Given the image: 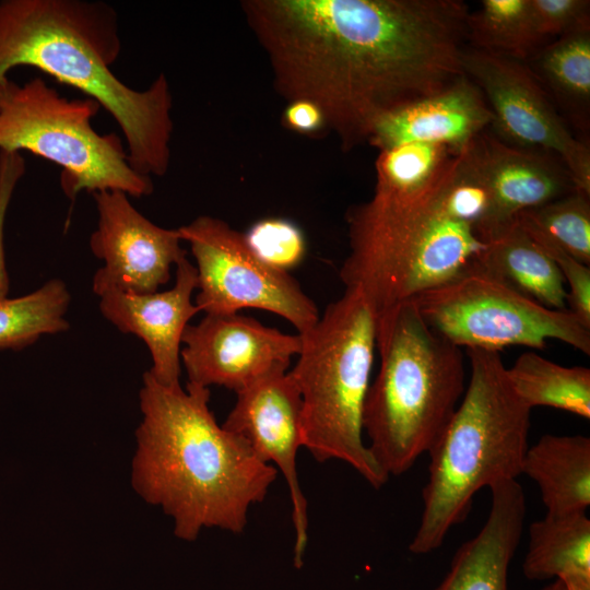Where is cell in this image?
<instances>
[{
  "label": "cell",
  "mask_w": 590,
  "mask_h": 590,
  "mask_svg": "<svg viewBox=\"0 0 590 590\" xmlns=\"http://www.w3.org/2000/svg\"><path fill=\"white\" fill-rule=\"evenodd\" d=\"M97 227L90 238L93 255L104 262L93 278L97 296L108 291L133 294L157 292L170 279V269L187 257L177 229L161 227L131 203L122 191L92 193Z\"/></svg>",
  "instance_id": "cell-11"
},
{
  "label": "cell",
  "mask_w": 590,
  "mask_h": 590,
  "mask_svg": "<svg viewBox=\"0 0 590 590\" xmlns=\"http://www.w3.org/2000/svg\"><path fill=\"white\" fill-rule=\"evenodd\" d=\"M25 168L21 153L0 151V299L8 297L9 292L3 246L4 222L13 192Z\"/></svg>",
  "instance_id": "cell-31"
},
{
  "label": "cell",
  "mask_w": 590,
  "mask_h": 590,
  "mask_svg": "<svg viewBox=\"0 0 590 590\" xmlns=\"http://www.w3.org/2000/svg\"><path fill=\"white\" fill-rule=\"evenodd\" d=\"M300 345L298 333H284L252 317L205 315L186 327L180 361L189 382L236 393L272 370L287 369Z\"/></svg>",
  "instance_id": "cell-13"
},
{
  "label": "cell",
  "mask_w": 590,
  "mask_h": 590,
  "mask_svg": "<svg viewBox=\"0 0 590 590\" xmlns=\"http://www.w3.org/2000/svg\"><path fill=\"white\" fill-rule=\"evenodd\" d=\"M101 105L88 97L68 98L40 76L19 84L0 80V151H27L59 165L63 192L117 190L142 198L154 190L152 178L135 172L116 133L93 125Z\"/></svg>",
  "instance_id": "cell-7"
},
{
  "label": "cell",
  "mask_w": 590,
  "mask_h": 590,
  "mask_svg": "<svg viewBox=\"0 0 590 590\" xmlns=\"http://www.w3.org/2000/svg\"><path fill=\"white\" fill-rule=\"evenodd\" d=\"M589 197L576 189L521 213L518 220L539 229L567 253L590 266Z\"/></svg>",
  "instance_id": "cell-27"
},
{
  "label": "cell",
  "mask_w": 590,
  "mask_h": 590,
  "mask_svg": "<svg viewBox=\"0 0 590 590\" xmlns=\"http://www.w3.org/2000/svg\"><path fill=\"white\" fill-rule=\"evenodd\" d=\"M491 509L475 536L456 552L448 573L434 590H508V569L517 552L527 512L517 480L489 487Z\"/></svg>",
  "instance_id": "cell-17"
},
{
  "label": "cell",
  "mask_w": 590,
  "mask_h": 590,
  "mask_svg": "<svg viewBox=\"0 0 590 590\" xmlns=\"http://www.w3.org/2000/svg\"><path fill=\"white\" fill-rule=\"evenodd\" d=\"M474 148L503 231L521 213L576 190L567 169L550 153L517 148L483 133Z\"/></svg>",
  "instance_id": "cell-18"
},
{
  "label": "cell",
  "mask_w": 590,
  "mask_h": 590,
  "mask_svg": "<svg viewBox=\"0 0 590 590\" xmlns=\"http://www.w3.org/2000/svg\"><path fill=\"white\" fill-rule=\"evenodd\" d=\"M470 379L447 427L428 451L423 512L409 550L428 554L468 516L475 494L521 474L529 408L515 392L499 352L467 349Z\"/></svg>",
  "instance_id": "cell-4"
},
{
  "label": "cell",
  "mask_w": 590,
  "mask_h": 590,
  "mask_svg": "<svg viewBox=\"0 0 590 590\" xmlns=\"http://www.w3.org/2000/svg\"><path fill=\"white\" fill-rule=\"evenodd\" d=\"M249 248L268 266L283 271L296 268L305 258L306 240L300 228L284 219L256 222L244 234Z\"/></svg>",
  "instance_id": "cell-28"
},
{
  "label": "cell",
  "mask_w": 590,
  "mask_h": 590,
  "mask_svg": "<svg viewBox=\"0 0 590 590\" xmlns=\"http://www.w3.org/2000/svg\"><path fill=\"white\" fill-rule=\"evenodd\" d=\"M517 396L529 406H551L590 418V369L567 367L534 352L522 353L506 369Z\"/></svg>",
  "instance_id": "cell-22"
},
{
  "label": "cell",
  "mask_w": 590,
  "mask_h": 590,
  "mask_svg": "<svg viewBox=\"0 0 590 590\" xmlns=\"http://www.w3.org/2000/svg\"><path fill=\"white\" fill-rule=\"evenodd\" d=\"M485 272L546 308L568 309L559 269L518 221L491 241Z\"/></svg>",
  "instance_id": "cell-20"
},
{
  "label": "cell",
  "mask_w": 590,
  "mask_h": 590,
  "mask_svg": "<svg viewBox=\"0 0 590 590\" xmlns=\"http://www.w3.org/2000/svg\"><path fill=\"white\" fill-rule=\"evenodd\" d=\"M522 570L531 580H590V520L586 512L545 515L532 522Z\"/></svg>",
  "instance_id": "cell-21"
},
{
  "label": "cell",
  "mask_w": 590,
  "mask_h": 590,
  "mask_svg": "<svg viewBox=\"0 0 590 590\" xmlns=\"http://www.w3.org/2000/svg\"><path fill=\"white\" fill-rule=\"evenodd\" d=\"M142 421L131 482L174 521V534L194 541L205 528L241 533L250 506L261 503L278 470L245 440L219 425L210 389L166 386L148 371L139 393Z\"/></svg>",
  "instance_id": "cell-2"
},
{
  "label": "cell",
  "mask_w": 590,
  "mask_h": 590,
  "mask_svg": "<svg viewBox=\"0 0 590 590\" xmlns=\"http://www.w3.org/2000/svg\"><path fill=\"white\" fill-rule=\"evenodd\" d=\"M196 261L194 304L205 315L237 314L257 308L288 321L298 334L319 319L314 300L290 274L260 260L243 233L225 221L200 215L177 228Z\"/></svg>",
  "instance_id": "cell-9"
},
{
  "label": "cell",
  "mask_w": 590,
  "mask_h": 590,
  "mask_svg": "<svg viewBox=\"0 0 590 590\" xmlns=\"http://www.w3.org/2000/svg\"><path fill=\"white\" fill-rule=\"evenodd\" d=\"M543 590H566L564 583L556 579L553 583L545 587Z\"/></svg>",
  "instance_id": "cell-34"
},
{
  "label": "cell",
  "mask_w": 590,
  "mask_h": 590,
  "mask_svg": "<svg viewBox=\"0 0 590 590\" xmlns=\"http://www.w3.org/2000/svg\"><path fill=\"white\" fill-rule=\"evenodd\" d=\"M292 370L302 397L304 447L318 462L340 460L374 488L389 479L363 439V410L376 351V318L358 288H345L299 334Z\"/></svg>",
  "instance_id": "cell-6"
},
{
  "label": "cell",
  "mask_w": 590,
  "mask_h": 590,
  "mask_svg": "<svg viewBox=\"0 0 590 590\" xmlns=\"http://www.w3.org/2000/svg\"><path fill=\"white\" fill-rule=\"evenodd\" d=\"M521 474L536 483L547 516L586 512L590 506V438L541 436L528 447Z\"/></svg>",
  "instance_id": "cell-19"
},
{
  "label": "cell",
  "mask_w": 590,
  "mask_h": 590,
  "mask_svg": "<svg viewBox=\"0 0 590 590\" xmlns=\"http://www.w3.org/2000/svg\"><path fill=\"white\" fill-rule=\"evenodd\" d=\"M457 153L450 148L424 142L379 150L374 194L396 199L424 196L435 188Z\"/></svg>",
  "instance_id": "cell-24"
},
{
  "label": "cell",
  "mask_w": 590,
  "mask_h": 590,
  "mask_svg": "<svg viewBox=\"0 0 590 590\" xmlns=\"http://www.w3.org/2000/svg\"><path fill=\"white\" fill-rule=\"evenodd\" d=\"M468 37L476 49L524 59L538 44L529 0H483L477 11L469 14Z\"/></svg>",
  "instance_id": "cell-25"
},
{
  "label": "cell",
  "mask_w": 590,
  "mask_h": 590,
  "mask_svg": "<svg viewBox=\"0 0 590 590\" xmlns=\"http://www.w3.org/2000/svg\"><path fill=\"white\" fill-rule=\"evenodd\" d=\"M517 221L556 263L565 283L569 287L567 291L568 310L590 329V267L567 253L539 229L522 223L518 219Z\"/></svg>",
  "instance_id": "cell-29"
},
{
  "label": "cell",
  "mask_w": 590,
  "mask_h": 590,
  "mask_svg": "<svg viewBox=\"0 0 590 590\" xmlns=\"http://www.w3.org/2000/svg\"><path fill=\"white\" fill-rule=\"evenodd\" d=\"M175 267V284L167 291H108L99 296L102 315L121 332L135 334L146 344L152 358L149 373L166 386L180 385L182 334L200 311L191 300L198 286L194 264L186 257Z\"/></svg>",
  "instance_id": "cell-15"
},
{
  "label": "cell",
  "mask_w": 590,
  "mask_h": 590,
  "mask_svg": "<svg viewBox=\"0 0 590 590\" xmlns=\"http://www.w3.org/2000/svg\"><path fill=\"white\" fill-rule=\"evenodd\" d=\"M121 51L116 10L104 1H0V80L33 67L96 101L118 123L132 168L163 176L170 164L173 97L165 74L134 90L110 70Z\"/></svg>",
  "instance_id": "cell-3"
},
{
  "label": "cell",
  "mask_w": 590,
  "mask_h": 590,
  "mask_svg": "<svg viewBox=\"0 0 590 590\" xmlns=\"http://www.w3.org/2000/svg\"><path fill=\"white\" fill-rule=\"evenodd\" d=\"M247 24L288 103L308 101L344 150L385 115L464 74L458 0H245Z\"/></svg>",
  "instance_id": "cell-1"
},
{
  "label": "cell",
  "mask_w": 590,
  "mask_h": 590,
  "mask_svg": "<svg viewBox=\"0 0 590 590\" xmlns=\"http://www.w3.org/2000/svg\"><path fill=\"white\" fill-rule=\"evenodd\" d=\"M563 583L566 590H590V580H573Z\"/></svg>",
  "instance_id": "cell-33"
},
{
  "label": "cell",
  "mask_w": 590,
  "mask_h": 590,
  "mask_svg": "<svg viewBox=\"0 0 590 590\" xmlns=\"http://www.w3.org/2000/svg\"><path fill=\"white\" fill-rule=\"evenodd\" d=\"M70 300L69 290L59 279L24 296L0 299V350H20L43 334L67 331Z\"/></svg>",
  "instance_id": "cell-23"
},
{
  "label": "cell",
  "mask_w": 590,
  "mask_h": 590,
  "mask_svg": "<svg viewBox=\"0 0 590 590\" xmlns=\"http://www.w3.org/2000/svg\"><path fill=\"white\" fill-rule=\"evenodd\" d=\"M222 426L247 442L263 462L278 467L287 484L295 530L294 565L299 568L307 546V500L300 489L296 457L304 447L303 403L287 369H275L236 392Z\"/></svg>",
  "instance_id": "cell-12"
},
{
  "label": "cell",
  "mask_w": 590,
  "mask_h": 590,
  "mask_svg": "<svg viewBox=\"0 0 590 590\" xmlns=\"http://www.w3.org/2000/svg\"><path fill=\"white\" fill-rule=\"evenodd\" d=\"M489 244L476 228L446 214L439 203L396 252L385 280L377 318L421 293L485 271Z\"/></svg>",
  "instance_id": "cell-14"
},
{
  "label": "cell",
  "mask_w": 590,
  "mask_h": 590,
  "mask_svg": "<svg viewBox=\"0 0 590 590\" xmlns=\"http://www.w3.org/2000/svg\"><path fill=\"white\" fill-rule=\"evenodd\" d=\"M492 123L482 91L464 73L445 90L381 117L367 143L382 150L424 142L460 152Z\"/></svg>",
  "instance_id": "cell-16"
},
{
  "label": "cell",
  "mask_w": 590,
  "mask_h": 590,
  "mask_svg": "<svg viewBox=\"0 0 590 590\" xmlns=\"http://www.w3.org/2000/svg\"><path fill=\"white\" fill-rule=\"evenodd\" d=\"M538 68L558 97L568 106L588 109L590 27L563 35L548 45L539 58Z\"/></svg>",
  "instance_id": "cell-26"
},
{
  "label": "cell",
  "mask_w": 590,
  "mask_h": 590,
  "mask_svg": "<svg viewBox=\"0 0 590 590\" xmlns=\"http://www.w3.org/2000/svg\"><path fill=\"white\" fill-rule=\"evenodd\" d=\"M529 7L538 43L590 27L588 0H529Z\"/></svg>",
  "instance_id": "cell-30"
},
{
  "label": "cell",
  "mask_w": 590,
  "mask_h": 590,
  "mask_svg": "<svg viewBox=\"0 0 590 590\" xmlns=\"http://www.w3.org/2000/svg\"><path fill=\"white\" fill-rule=\"evenodd\" d=\"M463 72L482 91L493 126L508 144L560 156L575 188L590 194V151L575 139L521 61L464 48Z\"/></svg>",
  "instance_id": "cell-10"
},
{
  "label": "cell",
  "mask_w": 590,
  "mask_h": 590,
  "mask_svg": "<svg viewBox=\"0 0 590 590\" xmlns=\"http://www.w3.org/2000/svg\"><path fill=\"white\" fill-rule=\"evenodd\" d=\"M424 321L459 347L542 350L562 341L590 355V329L570 310L546 308L498 278L475 272L410 299Z\"/></svg>",
  "instance_id": "cell-8"
},
{
  "label": "cell",
  "mask_w": 590,
  "mask_h": 590,
  "mask_svg": "<svg viewBox=\"0 0 590 590\" xmlns=\"http://www.w3.org/2000/svg\"><path fill=\"white\" fill-rule=\"evenodd\" d=\"M282 118L286 128L302 134H314L326 128L321 110L308 101L290 102Z\"/></svg>",
  "instance_id": "cell-32"
},
{
  "label": "cell",
  "mask_w": 590,
  "mask_h": 590,
  "mask_svg": "<svg viewBox=\"0 0 590 590\" xmlns=\"http://www.w3.org/2000/svg\"><path fill=\"white\" fill-rule=\"evenodd\" d=\"M379 368L367 391V448L390 475L406 472L438 440L465 391L462 349L436 333L412 302L376 319Z\"/></svg>",
  "instance_id": "cell-5"
}]
</instances>
